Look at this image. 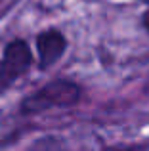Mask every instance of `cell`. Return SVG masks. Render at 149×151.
<instances>
[{"label":"cell","instance_id":"cell-1","mask_svg":"<svg viewBox=\"0 0 149 151\" xmlns=\"http://www.w3.org/2000/svg\"><path fill=\"white\" fill-rule=\"evenodd\" d=\"M80 86L73 81H54L38 88L31 96L21 101L23 115H37L42 111H50L56 107H71L80 100Z\"/></svg>","mask_w":149,"mask_h":151},{"label":"cell","instance_id":"cell-2","mask_svg":"<svg viewBox=\"0 0 149 151\" xmlns=\"http://www.w3.org/2000/svg\"><path fill=\"white\" fill-rule=\"evenodd\" d=\"M31 63H33V54L25 40L15 38L8 42L0 59V96L31 69Z\"/></svg>","mask_w":149,"mask_h":151},{"label":"cell","instance_id":"cell-3","mask_svg":"<svg viewBox=\"0 0 149 151\" xmlns=\"http://www.w3.org/2000/svg\"><path fill=\"white\" fill-rule=\"evenodd\" d=\"M67 48V38L63 33L57 29H46L37 37V54H38V67L40 69H48L61 55L65 54Z\"/></svg>","mask_w":149,"mask_h":151},{"label":"cell","instance_id":"cell-4","mask_svg":"<svg viewBox=\"0 0 149 151\" xmlns=\"http://www.w3.org/2000/svg\"><path fill=\"white\" fill-rule=\"evenodd\" d=\"M103 151H140V149H136V147H107Z\"/></svg>","mask_w":149,"mask_h":151},{"label":"cell","instance_id":"cell-5","mask_svg":"<svg viewBox=\"0 0 149 151\" xmlns=\"http://www.w3.org/2000/svg\"><path fill=\"white\" fill-rule=\"evenodd\" d=\"M142 21H143V27H145L147 33H149V10L145 12V14H143V19H142Z\"/></svg>","mask_w":149,"mask_h":151}]
</instances>
